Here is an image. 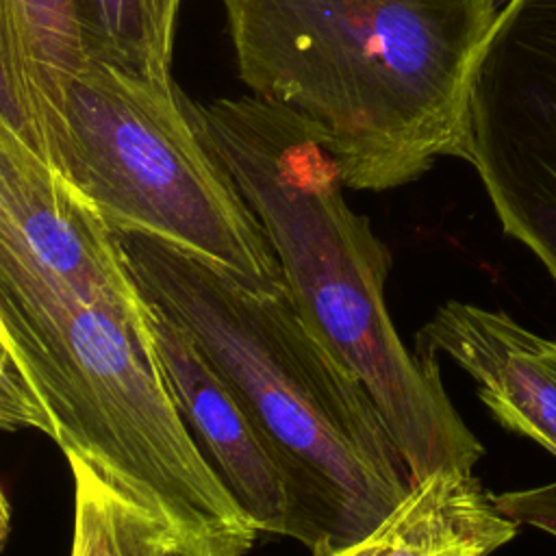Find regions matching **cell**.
I'll list each match as a JSON object with an SVG mask.
<instances>
[{
  "label": "cell",
  "instance_id": "1",
  "mask_svg": "<svg viewBox=\"0 0 556 556\" xmlns=\"http://www.w3.org/2000/svg\"><path fill=\"white\" fill-rule=\"evenodd\" d=\"M146 302L176 321L274 450L313 554L371 532L413 486L363 380L298 311L285 280L256 282L180 245L117 232Z\"/></svg>",
  "mask_w": 556,
  "mask_h": 556
},
{
  "label": "cell",
  "instance_id": "2",
  "mask_svg": "<svg viewBox=\"0 0 556 556\" xmlns=\"http://www.w3.org/2000/svg\"><path fill=\"white\" fill-rule=\"evenodd\" d=\"M0 426L43 432L119 495L228 556L261 534L191 437L150 313L89 302L4 252Z\"/></svg>",
  "mask_w": 556,
  "mask_h": 556
},
{
  "label": "cell",
  "instance_id": "3",
  "mask_svg": "<svg viewBox=\"0 0 556 556\" xmlns=\"http://www.w3.org/2000/svg\"><path fill=\"white\" fill-rule=\"evenodd\" d=\"M241 80L319 132L350 189L460 156L497 0H222Z\"/></svg>",
  "mask_w": 556,
  "mask_h": 556
},
{
  "label": "cell",
  "instance_id": "4",
  "mask_svg": "<svg viewBox=\"0 0 556 556\" xmlns=\"http://www.w3.org/2000/svg\"><path fill=\"white\" fill-rule=\"evenodd\" d=\"M191 115L258 217L306 324L363 380L413 484L473 471L484 447L445 393L439 363L410 352L387 308V245L343 198L321 132L293 109L248 93L191 100Z\"/></svg>",
  "mask_w": 556,
  "mask_h": 556
},
{
  "label": "cell",
  "instance_id": "5",
  "mask_svg": "<svg viewBox=\"0 0 556 556\" xmlns=\"http://www.w3.org/2000/svg\"><path fill=\"white\" fill-rule=\"evenodd\" d=\"M169 76L87 61L48 122L54 165L115 232L180 245L256 282H280L278 256Z\"/></svg>",
  "mask_w": 556,
  "mask_h": 556
},
{
  "label": "cell",
  "instance_id": "6",
  "mask_svg": "<svg viewBox=\"0 0 556 556\" xmlns=\"http://www.w3.org/2000/svg\"><path fill=\"white\" fill-rule=\"evenodd\" d=\"M460 159L556 282V0H506L469 78Z\"/></svg>",
  "mask_w": 556,
  "mask_h": 556
},
{
  "label": "cell",
  "instance_id": "7",
  "mask_svg": "<svg viewBox=\"0 0 556 556\" xmlns=\"http://www.w3.org/2000/svg\"><path fill=\"white\" fill-rule=\"evenodd\" d=\"M0 252L89 302L148 317L117 232L46 159L0 130Z\"/></svg>",
  "mask_w": 556,
  "mask_h": 556
},
{
  "label": "cell",
  "instance_id": "8",
  "mask_svg": "<svg viewBox=\"0 0 556 556\" xmlns=\"http://www.w3.org/2000/svg\"><path fill=\"white\" fill-rule=\"evenodd\" d=\"M150 328L178 410L232 500L261 532L306 545L293 489L258 426L176 321L150 306Z\"/></svg>",
  "mask_w": 556,
  "mask_h": 556
},
{
  "label": "cell",
  "instance_id": "9",
  "mask_svg": "<svg viewBox=\"0 0 556 556\" xmlns=\"http://www.w3.org/2000/svg\"><path fill=\"white\" fill-rule=\"evenodd\" d=\"M415 354L452 358L504 430L556 458V339L532 332L504 311L450 300L417 330Z\"/></svg>",
  "mask_w": 556,
  "mask_h": 556
},
{
  "label": "cell",
  "instance_id": "10",
  "mask_svg": "<svg viewBox=\"0 0 556 556\" xmlns=\"http://www.w3.org/2000/svg\"><path fill=\"white\" fill-rule=\"evenodd\" d=\"M517 528L471 471L441 469L415 482L371 532L313 556H491Z\"/></svg>",
  "mask_w": 556,
  "mask_h": 556
},
{
  "label": "cell",
  "instance_id": "11",
  "mask_svg": "<svg viewBox=\"0 0 556 556\" xmlns=\"http://www.w3.org/2000/svg\"><path fill=\"white\" fill-rule=\"evenodd\" d=\"M87 61L72 0H0V70L22 76L46 137L63 80Z\"/></svg>",
  "mask_w": 556,
  "mask_h": 556
},
{
  "label": "cell",
  "instance_id": "12",
  "mask_svg": "<svg viewBox=\"0 0 556 556\" xmlns=\"http://www.w3.org/2000/svg\"><path fill=\"white\" fill-rule=\"evenodd\" d=\"M89 61L169 76L180 0H72Z\"/></svg>",
  "mask_w": 556,
  "mask_h": 556
},
{
  "label": "cell",
  "instance_id": "13",
  "mask_svg": "<svg viewBox=\"0 0 556 556\" xmlns=\"http://www.w3.org/2000/svg\"><path fill=\"white\" fill-rule=\"evenodd\" d=\"M74 478L72 556H146L165 523L132 504L83 460L67 456Z\"/></svg>",
  "mask_w": 556,
  "mask_h": 556
},
{
  "label": "cell",
  "instance_id": "14",
  "mask_svg": "<svg viewBox=\"0 0 556 556\" xmlns=\"http://www.w3.org/2000/svg\"><path fill=\"white\" fill-rule=\"evenodd\" d=\"M497 508L519 526L556 536V484H541L493 495Z\"/></svg>",
  "mask_w": 556,
  "mask_h": 556
},
{
  "label": "cell",
  "instance_id": "15",
  "mask_svg": "<svg viewBox=\"0 0 556 556\" xmlns=\"http://www.w3.org/2000/svg\"><path fill=\"white\" fill-rule=\"evenodd\" d=\"M146 556H228L200 539L176 532L172 526H163L154 536Z\"/></svg>",
  "mask_w": 556,
  "mask_h": 556
}]
</instances>
